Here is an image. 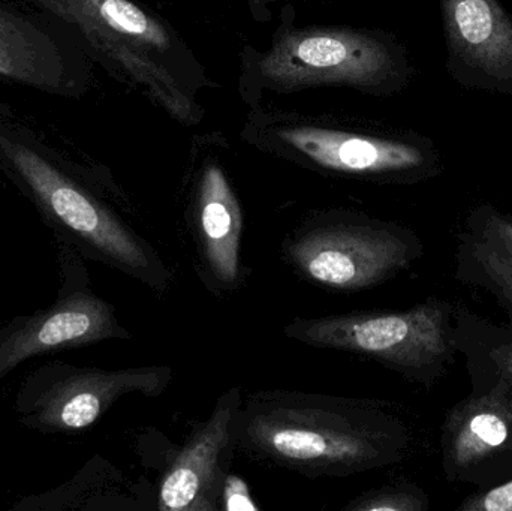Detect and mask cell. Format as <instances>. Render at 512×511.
Listing matches in <instances>:
<instances>
[{
	"label": "cell",
	"mask_w": 512,
	"mask_h": 511,
	"mask_svg": "<svg viewBox=\"0 0 512 511\" xmlns=\"http://www.w3.org/2000/svg\"><path fill=\"white\" fill-rule=\"evenodd\" d=\"M221 509L228 511L258 510V506L252 501L245 480L240 479L236 474H230L225 482Z\"/></svg>",
	"instance_id": "d6986e66"
},
{
	"label": "cell",
	"mask_w": 512,
	"mask_h": 511,
	"mask_svg": "<svg viewBox=\"0 0 512 511\" xmlns=\"http://www.w3.org/2000/svg\"><path fill=\"white\" fill-rule=\"evenodd\" d=\"M242 401L239 387L227 390L209 419L192 431L159 483V510H221L225 482L237 449L234 426Z\"/></svg>",
	"instance_id": "8fae6325"
},
{
	"label": "cell",
	"mask_w": 512,
	"mask_h": 511,
	"mask_svg": "<svg viewBox=\"0 0 512 511\" xmlns=\"http://www.w3.org/2000/svg\"><path fill=\"white\" fill-rule=\"evenodd\" d=\"M468 372L471 393L448 410L439 450L448 482L481 491L512 479V389L495 375Z\"/></svg>",
	"instance_id": "30bf717a"
},
{
	"label": "cell",
	"mask_w": 512,
	"mask_h": 511,
	"mask_svg": "<svg viewBox=\"0 0 512 511\" xmlns=\"http://www.w3.org/2000/svg\"><path fill=\"white\" fill-rule=\"evenodd\" d=\"M173 381L167 365L102 369L62 360L33 369L15 395L24 428L41 434H80L92 428L126 395L158 398Z\"/></svg>",
	"instance_id": "52a82bcc"
},
{
	"label": "cell",
	"mask_w": 512,
	"mask_h": 511,
	"mask_svg": "<svg viewBox=\"0 0 512 511\" xmlns=\"http://www.w3.org/2000/svg\"><path fill=\"white\" fill-rule=\"evenodd\" d=\"M447 71L459 86L512 98V17L499 0H439Z\"/></svg>",
	"instance_id": "7c38bea8"
},
{
	"label": "cell",
	"mask_w": 512,
	"mask_h": 511,
	"mask_svg": "<svg viewBox=\"0 0 512 511\" xmlns=\"http://www.w3.org/2000/svg\"><path fill=\"white\" fill-rule=\"evenodd\" d=\"M274 137L283 155L339 176L415 185L444 173L438 147L420 135L379 137L322 126L291 125L277 129Z\"/></svg>",
	"instance_id": "9c48e42d"
},
{
	"label": "cell",
	"mask_w": 512,
	"mask_h": 511,
	"mask_svg": "<svg viewBox=\"0 0 512 511\" xmlns=\"http://www.w3.org/2000/svg\"><path fill=\"white\" fill-rule=\"evenodd\" d=\"M279 89L343 84L373 93L396 92L411 77L405 51L391 39L348 29L286 33L259 63Z\"/></svg>",
	"instance_id": "8992f818"
},
{
	"label": "cell",
	"mask_w": 512,
	"mask_h": 511,
	"mask_svg": "<svg viewBox=\"0 0 512 511\" xmlns=\"http://www.w3.org/2000/svg\"><path fill=\"white\" fill-rule=\"evenodd\" d=\"M457 511H512V479L463 498Z\"/></svg>",
	"instance_id": "ac0fdd59"
},
{
	"label": "cell",
	"mask_w": 512,
	"mask_h": 511,
	"mask_svg": "<svg viewBox=\"0 0 512 511\" xmlns=\"http://www.w3.org/2000/svg\"><path fill=\"white\" fill-rule=\"evenodd\" d=\"M454 344L466 360L468 371L495 375L512 389V321L496 324L456 305Z\"/></svg>",
	"instance_id": "2e32d148"
},
{
	"label": "cell",
	"mask_w": 512,
	"mask_h": 511,
	"mask_svg": "<svg viewBox=\"0 0 512 511\" xmlns=\"http://www.w3.org/2000/svg\"><path fill=\"white\" fill-rule=\"evenodd\" d=\"M454 278L495 297L512 321V215L490 203L469 210L457 231Z\"/></svg>",
	"instance_id": "5bb4252c"
},
{
	"label": "cell",
	"mask_w": 512,
	"mask_h": 511,
	"mask_svg": "<svg viewBox=\"0 0 512 511\" xmlns=\"http://www.w3.org/2000/svg\"><path fill=\"white\" fill-rule=\"evenodd\" d=\"M237 449L307 479H342L400 464L411 452L408 423L390 402L297 390L243 396Z\"/></svg>",
	"instance_id": "6da1fadb"
},
{
	"label": "cell",
	"mask_w": 512,
	"mask_h": 511,
	"mask_svg": "<svg viewBox=\"0 0 512 511\" xmlns=\"http://www.w3.org/2000/svg\"><path fill=\"white\" fill-rule=\"evenodd\" d=\"M430 498L420 486L400 482L381 486L354 498L345 511H427Z\"/></svg>",
	"instance_id": "e0dca14e"
},
{
	"label": "cell",
	"mask_w": 512,
	"mask_h": 511,
	"mask_svg": "<svg viewBox=\"0 0 512 511\" xmlns=\"http://www.w3.org/2000/svg\"><path fill=\"white\" fill-rule=\"evenodd\" d=\"M191 227L204 285L215 294L239 290L248 275L242 261L245 224L239 198L219 165H206L201 173Z\"/></svg>",
	"instance_id": "4fadbf2b"
},
{
	"label": "cell",
	"mask_w": 512,
	"mask_h": 511,
	"mask_svg": "<svg viewBox=\"0 0 512 511\" xmlns=\"http://www.w3.org/2000/svg\"><path fill=\"white\" fill-rule=\"evenodd\" d=\"M0 171L33 204L54 239L164 296L174 270L95 182L11 120L0 119Z\"/></svg>",
	"instance_id": "7a4b0ae2"
},
{
	"label": "cell",
	"mask_w": 512,
	"mask_h": 511,
	"mask_svg": "<svg viewBox=\"0 0 512 511\" xmlns=\"http://www.w3.org/2000/svg\"><path fill=\"white\" fill-rule=\"evenodd\" d=\"M0 77L53 95H72L77 89L62 42L32 18L2 3Z\"/></svg>",
	"instance_id": "9a60e30c"
},
{
	"label": "cell",
	"mask_w": 512,
	"mask_h": 511,
	"mask_svg": "<svg viewBox=\"0 0 512 511\" xmlns=\"http://www.w3.org/2000/svg\"><path fill=\"white\" fill-rule=\"evenodd\" d=\"M77 27L102 56L113 62L171 117L191 125L198 107L165 65L173 51L167 27L131 0H29Z\"/></svg>",
	"instance_id": "5b68a950"
},
{
	"label": "cell",
	"mask_w": 512,
	"mask_h": 511,
	"mask_svg": "<svg viewBox=\"0 0 512 511\" xmlns=\"http://www.w3.org/2000/svg\"><path fill=\"white\" fill-rule=\"evenodd\" d=\"M456 305L427 299L403 311L294 318L283 335L307 347L375 360L409 383L432 389L456 362Z\"/></svg>",
	"instance_id": "3957f363"
},
{
	"label": "cell",
	"mask_w": 512,
	"mask_h": 511,
	"mask_svg": "<svg viewBox=\"0 0 512 511\" xmlns=\"http://www.w3.org/2000/svg\"><path fill=\"white\" fill-rule=\"evenodd\" d=\"M54 242L60 269L56 299L0 327V381L35 357L132 338L116 308L92 290L86 260L63 240Z\"/></svg>",
	"instance_id": "ba28073f"
},
{
	"label": "cell",
	"mask_w": 512,
	"mask_h": 511,
	"mask_svg": "<svg viewBox=\"0 0 512 511\" xmlns=\"http://www.w3.org/2000/svg\"><path fill=\"white\" fill-rule=\"evenodd\" d=\"M423 254L411 228L349 210L313 213L282 243L283 260L303 281L339 293L379 287Z\"/></svg>",
	"instance_id": "277c9868"
}]
</instances>
